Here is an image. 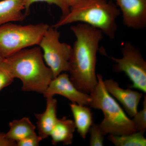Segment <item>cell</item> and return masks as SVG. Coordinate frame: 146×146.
<instances>
[{"label":"cell","instance_id":"cell-1","mask_svg":"<svg viewBox=\"0 0 146 146\" xmlns=\"http://www.w3.org/2000/svg\"><path fill=\"white\" fill-rule=\"evenodd\" d=\"M70 29L76 39L69 60L70 79L77 89L90 94L98 83L97 54L104 34L98 29L83 23Z\"/></svg>","mask_w":146,"mask_h":146},{"label":"cell","instance_id":"cell-2","mask_svg":"<svg viewBox=\"0 0 146 146\" xmlns=\"http://www.w3.org/2000/svg\"><path fill=\"white\" fill-rule=\"evenodd\" d=\"M4 60L14 78L22 81L24 91L43 94L54 78L38 46L21 50Z\"/></svg>","mask_w":146,"mask_h":146},{"label":"cell","instance_id":"cell-3","mask_svg":"<svg viewBox=\"0 0 146 146\" xmlns=\"http://www.w3.org/2000/svg\"><path fill=\"white\" fill-rule=\"evenodd\" d=\"M121 11L111 0H79L70 8L53 27L56 29L75 23H83L99 29L114 39L117 28V20Z\"/></svg>","mask_w":146,"mask_h":146},{"label":"cell","instance_id":"cell-4","mask_svg":"<svg viewBox=\"0 0 146 146\" xmlns=\"http://www.w3.org/2000/svg\"><path fill=\"white\" fill-rule=\"evenodd\" d=\"M97 76L98 83L90 94L91 101L89 106L100 110L104 115V119L99 124L103 134L122 135L136 132L132 119L106 90L102 76L98 74Z\"/></svg>","mask_w":146,"mask_h":146},{"label":"cell","instance_id":"cell-5","mask_svg":"<svg viewBox=\"0 0 146 146\" xmlns=\"http://www.w3.org/2000/svg\"><path fill=\"white\" fill-rule=\"evenodd\" d=\"M50 26L7 23L0 26V54L4 58L27 48L38 46Z\"/></svg>","mask_w":146,"mask_h":146},{"label":"cell","instance_id":"cell-6","mask_svg":"<svg viewBox=\"0 0 146 146\" xmlns=\"http://www.w3.org/2000/svg\"><path fill=\"white\" fill-rule=\"evenodd\" d=\"M123 56L121 58L109 56L102 49L101 53L116 64L113 67L116 72H123L132 82L130 86L146 92V62L140 50L129 42L122 45L121 48Z\"/></svg>","mask_w":146,"mask_h":146},{"label":"cell","instance_id":"cell-7","mask_svg":"<svg viewBox=\"0 0 146 146\" xmlns=\"http://www.w3.org/2000/svg\"><path fill=\"white\" fill-rule=\"evenodd\" d=\"M60 35L57 29L50 26L38 45L45 63L52 72L54 78L61 73L68 72L72 53L70 45L60 42Z\"/></svg>","mask_w":146,"mask_h":146},{"label":"cell","instance_id":"cell-8","mask_svg":"<svg viewBox=\"0 0 146 146\" xmlns=\"http://www.w3.org/2000/svg\"><path fill=\"white\" fill-rule=\"evenodd\" d=\"M43 94L46 98L53 97L55 95H60L72 103L86 106H89L91 101L90 94L77 89L66 72L61 73L53 79Z\"/></svg>","mask_w":146,"mask_h":146},{"label":"cell","instance_id":"cell-9","mask_svg":"<svg viewBox=\"0 0 146 146\" xmlns=\"http://www.w3.org/2000/svg\"><path fill=\"white\" fill-rule=\"evenodd\" d=\"M114 1L122 14L125 25L134 29L146 27V0H111Z\"/></svg>","mask_w":146,"mask_h":146},{"label":"cell","instance_id":"cell-10","mask_svg":"<svg viewBox=\"0 0 146 146\" xmlns=\"http://www.w3.org/2000/svg\"><path fill=\"white\" fill-rule=\"evenodd\" d=\"M104 82L108 92L119 102L129 116L133 117L138 112V104L143 94L130 89H123L112 79L105 80Z\"/></svg>","mask_w":146,"mask_h":146},{"label":"cell","instance_id":"cell-11","mask_svg":"<svg viewBox=\"0 0 146 146\" xmlns=\"http://www.w3.org/2000/svg\"><path fill=\"white\" fill-rule=\"evenodd\" d=\"M46 107L45 111L40 114H36L35 117L37 122L39 135L42 139L50 136L54 127L57 121V100L53 97L46 98Z\"/></svg>","mask_w":146,"mask_h":146},{"label":"cell","instance_id":"cell-12","mask_svg":"<svg viewBox=\"0 0 146 146\" xmlns=\"http://www.w3.org/2000/svg\"><path fill=\"white\" fill-rule=\"evenodd\" d=\"M25 10V0L0 1V26L24 21L27 17L23 12Z\"/></svg>","mask_w":146,"mask_h":146},{"label":"cell","instance_id":"cell-13","mask_svg":"<svg viewBox=\"0 0 146 146\" xmlns=\"http://www.w3.org/2000/svg\"><path fill=\"white\" fill-rule=\"evenodd\" d=\"M76 129L75 125L72 120L68 119L66 117L58 119L50 135L52 143L54 145L60 143L64 145H71Z\"/></svg>","mask_w":146,"mask_h":146},{"label":"cell","instance_id":"cell-14","mask_svg":"<svg viewBox=\"0 0 146 146\" xmlns=\"http://www.w3.org/2000/svg\"><path fill=\"white\" fill-rule=\"evenodd\" d=\"M70 105L76 128L81 138L85 139L93 123V113L86 106L75 103Z\"/></svg>","mask_w":146,"mask_h":146},{"label":"cell","instance_id":"cell-15","mask_svg":"<svg viewBox=\"0 0 146 146\" xmlns=\"http://www.w3.org/2000/svg\"><path fill=\"white\" fill-rule=\"evenodd\" d=\"M9 129L5 133L7 138L16 142L35 133V126L28 117L12 121L9 124Z\"/></svg>","mask_w":146,"mask_h":146},{"label":"cell","instance_id":"cell-16","mask_svg":"<svg viewBox=\"0 0 146 146\" xmlns=\"http://www.w3.org/2000/svg\"><path fill=\"white\" fill-rule=\"evenodd\" d=\"M144 134L140 131L122 135L110 134L107 139L116 146H145L146 139Z\"/></svg>","mask_w":146,"mask_h":146},{"label":"cell","instance_id":"cell-17","mask_svg":"<svg viewBox=\"0 0 146 146\" xmlns=\"http://www.w3.org/2000/svg\"><path fill=\"white\" fill-rule=\"evenodd\" d=\"M42 2L50 5H54L58 7L62 11L63 16H65L69 13L70 7L64 0H25V14L27 16L30 13V7L34 3Z\"/></svg>","mask_w":146,"mask_h":146},{"label":"cell","instance_id":"cell-18","mask_svg":"<svg viewBox=\"0 0 146 146\" xmlns=\"http://www.w3.org/2000/svg\"><path fill=\"white\" fill-rule=\"evenodd\" d=\"M131 119L133 121L135 129L137 131L145 133L146 129V96H144L143 102V108L139 112H137L136 115Z\"/></svg>","mask_w":146,"mask_h":146},{"label":"cell","instance_id":"cell-19","mask_svg":"<svg viewBox=\"0 0 146 146\" xmlns=\"http://www.w3.org/2000/svg\"><path fill=\"white\" fill-rule=\"evenodd\" d=\"M14 79L4 59L0 62V91L12 83Z\"/></svg>","mask_w":146,"mask_h":146},{"label":"cell","instance_id":"cell-20","mask_svg":"<svg viewBox=\"0 0 146 146\" xmlns=\"http://www.w3.org/2000/svg\"><path fill=\"white\" fill-rule=\"evenodd\" d=\"M89 131L90 133V145L102 146L104 145V135L103 134L99 124L93 123Z\"/></svg>","mask_w":146,"mask_h":146},{"label":"cell","instance_id":"cell-21","mask_svg":"<svg viewBox=\"0 0 146 146\" xmlns=\"http://www.w3.org/2000/svg\"><path fill=\"white\" fill-rule=\"evenodd\" d=\"M43 139L36 133L16 142L18 146H38Z\"/></svg>","mask_w":146,"mask_h":146},{"label":"cell","instance_id":"cell-22","mask_svg":"<svg viewBox=\"0 0 146 146\" xmlns=\"http://www.w3.org/2000/svg\"><path fill=\"white\" fill-rule=\"evenodd\" d=\"M16 142L7 138L5 133L0 131V146H16Z\"/></svg>","mask_w":146,"mask_h":146},{"label":"cell","instance_id":"cell-23","mask_svg":"<svg viewBox=\"0 0 146 146\" xmlns=\"http://www.w3.org/2000/svg\"><path fill=\"white\" fill-rule=\"evenodd\" d=\"M79 0H64L70 8L76 5Z\"/></svg>","mask_w":146,"mask_h":146},{"label":"cell","instance_id":"cell-24","mask_svg":"<svg viewBox=\"0 0 146 146\" xmlns=\"http://www.w3.org/2000/svg\"><path fill=\"white\" fill-rule=\"evenodd\" d=\"M4 59L5 58L3 57L0 54V62H1V61H3Z\"/></svg>","mask_w":146,"mask_h":146}]
</instances>
